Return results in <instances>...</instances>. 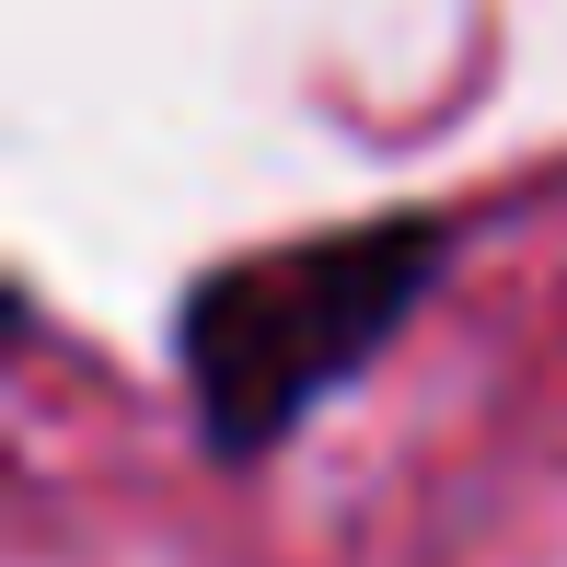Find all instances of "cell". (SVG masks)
Returning a JSON list of instances; mask_svg holds the SVG:
<instances>
[{
  "mask_svg": "<svg viewBox=\"0 0 567 567\" xmlns=\"http://www.w3.org/2000/svg\"><path fill=\"white\" fill-rule=\"evenodd\" d=\"M452 244L463 231L441 209H382V220L313 231V244L220 255L209 278H186V301H174V371H186L197 441L220 463H255V452L301 441V417L405 337V313L441 290Z\"/></svg>",
  "mask_w": 567,
  "mask_h": 567,
  "instance_id": "6da1fadb",
  "label": "cell"
}]
</instances>
